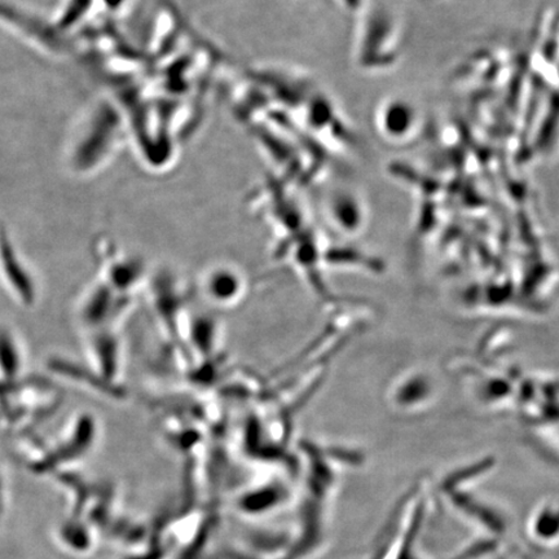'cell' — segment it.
Returning a JSON list of instances; mask_svg holds the SVG:
<instances>
[{"label":"cell","instance_id":"6da1fadb","mask_svg":"<svg viewBox=\"0 0 559 559\" xmlns=\"http://www.w3.org/2000/svg\"><path fill=\"white\" fill-rule=\"evenodd\" d=\"M531 537L542 543L559 540V507L547 506L536 510L530 522Z\"/></svg>","mask_w":559,"mask_h":559}]
</instances>
